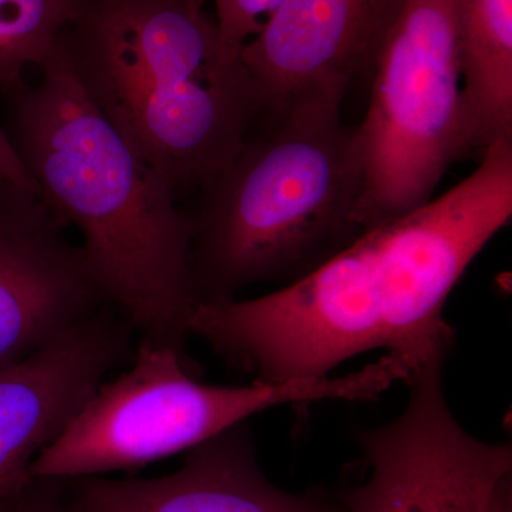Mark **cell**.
<instances>
[{
  "mask_svg": "<svg viewBox=\"0 0 512 512\" xmlns=\"http://www.w3.org/2000/svg\"><path fill=\"white\" fill-rule=\"evenodd\" d=\"M404 377L402 363L384 355L346 376L221 386L195 380L183 353L140 340L126 372L97 387L40 451L30 477L74 480L138 470L266 410L323 400H375Z\"/></svg>",
  "mask_w": 512,
  "mask_h": 512,
  "instance_id": "cell-5",
  "label": "cell"
},
{
  "mask_svg": "<svg viewBox=\"0 0 512 512\" xmlns=\"http://www.w3.org/2000/svg\"><path fill=\"white\" fill-rule=\"evenodd\" d=\"M72 512H343L325 494L288 493L266 478L248 421L185 451L157 478L66 480Z\"/></svg>",
  "mask_w": 512,
  "mask_h": 512,
  "instance_id": "cell-11",
  "label": "cell"
},
{
  "mask_svg": "<svg viewBox=\"0 0 512 512\" xmlns=\"http://www.w3.org/2000/svg\"><path fill=\"white\" fill-rule=\"evenodd\" d=\"M443 360L410 377L397 419L357 431L369 478L339 495L343 512H487L510 480L512 447L468 433L448 406Z\"/></svg>",
  "mask_w": 512,
  "mask_h": 512,
  "instance_id": "cell-7",
  "label": "cell"
},
{
  "mask_svg": "<svg viewBox=\"0 0 512 512\" xmlns=\"http://www.w3.org/2000/svg\"><path fill=\"white\" fill-rule=\"evenodd\" d=\"M483 151L451 190L366 229L298 281L258 298L195 305L190 335L259 383L329 376L377 349L397 357L409 379L446 362L454 342L448 296L512 218V137Z\"/></svg>",
  "mask_w": 512,
  "mask_h": 512,
  "instance_id": "cell-1",
  "label": "cell"
},
{
  "mask_svg": "<svg viewBox=\"0 0 512 512\" xmlns=\"http://www.w3.org/2000/svg\"><path fill=\"white\" fill-rule=\"evenodd\" d=\"M372 74L357 124L365 163L360 232L433 200L448 168L473 150L454 0H407Z\"/></svg>",
  "mask_w": 512,
  "mask_h": 512,
  "instance_id": "cell-6",
  "label": "cell"
},
{
  "mask_svg": "<svg viewBox=\"0 0 512 512\" xmlns=\"http://www.w3.org/2000/svg\"><path fill=\"white\" fill-rule=\"evenodd\" d=\"M12 97L13 147L36 192L82 234L104 299L141 339L185 355L195 308L190 215L101 113L59 43Z\"/></svg>",
  "mask_w": 512,
  "mask_h": 512,
  "instance_id": "cell-2",
  "label": "cell"
},
{
  "mask_svg": "<svg viewBox=\"0 0 512 512\" xmlns=\"http://www.w3.org/2000/svg\"><path fill=\"white\" fill-rule=\"evenodd\" d=\"M207 0H84L59 40L77 79L178 197L200 192L265 117Z\"/></svg>",
  "mask_w": 512,
  "mask_h": 512,
  "instance_id": "cell-3",
  "label": "cell"
},
{
  "mask_svg": "<svg viewBox=\"0 0 512 512\" xmlns=\"http://www.w3.org/2000/svg\"><path fill=\"white\" fill-rule=\"evenodd\" d=\"M12 512H72L66 480L33 478Z\"/></svg>",
  "mask_w": 512,
  "mask_h": 512,
  "instance_id": "cell-15",
  "label": "cell"
},
{
  "mask_svg": "<svg viewBox=\"0 0 512 512\" xmlns=\"http://www.w3.org/2000/svg\"><path fill=\"white\" fill-rule=\"evenodd\" d=\"M131 332L126 320L101 309L45 348L0 367V512L13 511L40 451L130 357Z\"/></svg>",
  "mask_w": 512,
  "mask_h": 512,
  "instance_id": "cell-9",
  "label": "cell"
},
{
  "mask_svg": "<svg viewBox=\"0 0 512 512\" xmlns=\"http://www.w3.org/2000/svg\"><path fill=\"white\" fill-rule=\"evenodd\" d=\"M66 228L35 190L0 180V367L109 305Z\"/></svg>",
  "mask_w": 512,
  "mask_h": 512,
  "instance_id": "cell-8",
  "label": "cell"
},
{
  "mask_svg": "<svg viewBox=\"0 0 512 512\" xmlns=\"http://www.w3.org/2000/svg\"><path fill=\"white\" fill-rule=\"evenodd\" d=\"M345 94L305 93L266 114L202 188L190 215L195 305L291 284L362 234L365 163L357 126L340 114Z\"/></svg>",
  "mask_w": 512,
  "mask_h": 512,
  "instance_id": "cell-4",
  "label": "cell"
},
{
  "mask_svg": "<svg viewBox=\"0 0 512 512\" xmlns=\"http://www.w3.org/2000/svg\"><path fill=\"white\" fill-rule=\"evenodd\" d=\"M0 180L10 181L36 191L35 184L26 171L25 165L20 161L18 151L13 147L9 134L2 127H0Z\"/></svg>",
  "mask_w": 512,
  "mask_h": 512,
  "instance_id": "cell-16",
  "label": "cell"
},
{
  "mask_svg": "<svg viewBox=\"0 0 512 512\" xmlns=\"http://www.w3.org/2000/svg\"><path fill=\"white\" fill-rule=\"evenodd\" d=\"M214 18L224 45L242 49L268 25L284 0H212Z\"/></svg>",
  "mask_w": 512,
  "mask_h": 512,
  "instance_id": "cell-14",
  "label": "cell"
},
{
  "mask_svg": "<svg viewBox=\"0 0 512 512\" xmlns=\"http://www.w3.org/2000/svg\"><path fill=\"white\" fill-rule=\"evenodd\" d=\"M487 512H512L511 478L498 488Z\"/></svg>",
  "mask_w": 512,
  "mask_h": 512,
  "instance_id": "cell-17",
  "label": "cell"
},
{
  "mask_svg": "<svg viewBox=\"0 0 512 512\" xmlns=\"http://www.w3.org/2000/svg\"><path fill=\"white\" fill-rule=\"evenodd\" d=\"M474 148L512 137V0H454Z\"/></svg>",
  "mask_w": 512,
  "mask_h": 512,
  "instance_id": "cell-12",
  "label": "cell"
},
{
  "mask_svg": "<svg viewBox=\"0 0 512 512\" xmlns=\"http://www.w3.org/2000/svg\"><path fill=\"white\" fill-rule=\"evenodd\" d=\"M407 0H284L242 49L265 116L318 90L346 93L373 73Z\"/></svg>",
  "mask_w": 512,
  "mask_h": 512,
  "instance_id": "cell-10",
  "label": "cell"
},
{
  "mask_svg": "<svg viewBox=\"0 0 512 512\" xmlns=\"http://www.w3.org/2000/svg\"><path fill=\"white\" fill-rule=\"evenodd\" d=\"M84 0H0V89L10 93L55 52Z\"/></svg>",
  "mask_w": 512,
  "mask_h": 512,
  "instance_id": "cell-13",
  "label": "cell"
}]
</instances>
